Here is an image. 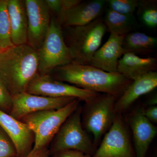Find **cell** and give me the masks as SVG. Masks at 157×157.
<instances>
[{"label":"cell","instance_id":"obj_1","mask_svg":"<svg viewBox=\"0 0 157 157\" xmlns=\"http://www.w3.org/2000/svg\"><path fill=\"white\" fill-rule=\"evenodd\" d=\"M52 78L91 91L119 98L132 80L120 73L105 72L90 65L72 62L52 71Z\"/></svg>","mask_w":157,"mask_h":157},{"label":"cell","instance_id":"obj_2","mask_svg":"<svg viewBox=\"0 0 157 157\" xmlns=\"http://www.w3.org/2000/svg\"><path fill=\"white\" fill-rule=\"evenodd\" d=\"M38 70V52L28 44L14 45L0 53V81L12 97L26 91Z\"/></svg>","mask_w":157,"mask_h":157},{"label":"cell","instance_id":"obj_3","mask_svg":"<svg viewBox=\"0 0 157 157\" xmlns=\"http://www.w3.org/2000/svg\"><path fill=\"white\" fill-rule=\"evenodd\" d=\"M63 28V36L73 62L90 65L107 31L104 20L99 17L86 25Z\"/></svg>","mask_w":157,"mask_h":157},{"label":"cell","instance_id":"obj_4","mask_svg":"<svg viewBox=\"0 0 157 157\" xmlns=\"http://www.w3.org/2000/svg\"><path fill=\"white\" fill-rule=\"evenodd\" d=\"M80 101L76 99L61 109L33 113L21 119L34 134V144L31 151L47 147L62 124L78 107Z\"/></svg>","mask_w":157,"mask_h":157},{"label":"cell","instance_id":"obj_5","mask_svg":"<svg viewBox=\"0 0 157 157\" xmlns=\"http://www.w3.org/2000/svg\"><path fill=\"white\" fill-rule=\"evenodd\" d=\"M82 107L79 105L56 133L49 149L51 155L58 152L74 150L92 156L96 146L83 128L82 123Z\"/></svg>","mask_w":157,"mask_h":157},{"label":"cell","instance_id":"obj_6","mask_svg":"<svg viewBox=\"0 0 157 157\" xmlns=\"http://www.w3.org/2000/svg\"><path fill=\"white\" fill-rule=\"evenodd\" d=\"M117 98L108 94H100L92 101L85 103L82 111L83 128L93 136L95 146L101 141L112 125L117 113L114 105Z\"/></svg>","mask_w":157,"mask_h":157},{"label":"cell","instance_id":"obj_7","mask_svg":"<svg viewBox=\"0 0 157 157\" xmlns=\"http://www.w3.org/2000/svg\"><path fill=\"white\" fill-rule=\"evenodd\" d=\"M38 52V73L49 74L56 68L73 62L72 56L66 45L62 28L55 18L51 19L46 37Z\"/></svg>","mask_w":157,"mask_h":157},{"label":"cell","instance_id":"obj_8","mask_svg":"<svg viewBox=\"0 0 157 157\" xmlns=\"http://www.w3.org/2000/svg\"><path fill=\"white\" fill-rule=\"evenodd\" d=\"M26 92L52 98L72 97L85 103L92 101L101 94L58 81L49 74L39 73L30 82Z\"/></svg>","mask_w":157,"mask_h":157},{"label":"cell","instance_id":"obj_9","mask_svg":"<svg viewBox=\"0 0 157 157\" xmlns=\"http://www.w3.org/2000/svg\"><path fill=\"white\" fill-rule=\"evenodd\" d=\"M93 157H135V150L120 114L117 113Z\"/></svg>","mask_w":157,"mask_h":157},{"label":"cell","instance_id":"obj_10","mask_svg":"<svg viewBox=\"0 0 157 157\" xmlns=\"http://www.w3.org/2000/svg\"><path fill=\"white\" fill-rule=\"evenodd\" d=\"M28 18L27 44L38 51L50 28L51 12L45 0H25Z\"/></svg>","mask_w":157,"mask_h":157},{"label":"cell","instance_id":"obj_11","mask_svg":"<svg viewBox=\"0 0 157 157\" xmlns=\"http://www.w3.org/2000/svg\"><path fill=\"white\" fill-rule=\"evenodd\" d=\"M12 98L13 105L9 114L18 120L33 113L61 109L77 99L72 97L49 98L26 92L14 96Z\"/></svg>","mask_w":157,"mask_h":157},{"label":"cell","instance_id":"obj_12","mask_svg":"<svg viewBox=\"0 0 157 157\" xmlns=\"http://www.w3.org/2000/svg\"><path fill=\"white\" fill-rule=\"evenodd\" d=\"M0 127L14 144L17 157L25 156L30 152L34 135L26 124L0 109Z\"/></svg>","mask_w":157,"mask_h":157},{"label":"cell","instance_id":"obj_13","mask_svg":"<svg viewBox=\"0 0 157 157\" xmlns=\"http://www.w3.org/2000/svg\"><path fill=\"white\" fill-rule=\"evenodd\" d=\"M106 1H81L56 21L61 27L86 25L100 17L106 6Z\"/></svg>","mask_w":157,"mask_h":157},{"label":"cell","instance_id":"obj_14","mask_svg":"<svg viewBox=\"0 0 157 157\" xmlns=\"http://www.w3.org/2000/svg\"><path fill=\"white\" fill-rule=\"evenodd\" d=\"M124 37L110 34L107 42L94 55L90 65L108 73H117L119 60L125 53Z\"/></svg>","mask_w":157,"mask_h":157},{"label":"cell","instance_id":"obj_15","mask_svg":"<svg viewBox=\"0 0 157 157\" xmlns=\"http://www.w3.org/2000/svg\"><path fill=\"white\" fill-rule=\"evenodd\" d=\"M135 148V157H145L149 147L156 136L157 127L143 115L142 109L129 117Z\"/></svg>","mask_w":157,"mask_h":157},{"label":"cell","instance_id":"obj_16","mask_svg":"<svg viewBox=\"0 0 157 157\" xmlns=\"http://www.w3.org/2000/svg\"><path fill=\"white\" fill-rule=\"evenodd\" d=\"M157 86V72L152 71L133 80L119 98L114 105L117 114L125 112L137 99L155 89Z\"/></svg>","mask_w":157,"mask_h":157},{"label":"cell","instance_id":"obj_17","mask_svg":"<svg viewBox=\"0 0 157 157\" xmlns=\"http://www.w3.org/2000/svg\"><path fill=\"white\" fill-rule=\"evenodd\" d=\"M12 44H27L28 18L25 1L7 0Z\"/></svg>","mask_w":157,"mask_h":157},{"label":"cell","instance_id":"obj_18","mask_svg":"<svg viewBox=\"0 0 157 157\" xmlns=\"http://www.w3.org/2000/svg\"><path fill=\"white\" fill-rule=\"evenodd\" d=\"M157 60L155 58H142L131 52H125L118 61L117 72L130 80L146 73L155 71Z\"/></svg>","mask_w":157,"mask_h":157},{"label":"cell","instance_id":"obj_19","mask_svg":"<svg viewBox=\"0 0 157 157\" xmlns=\"http://www.w3.org/2000/svg\"><path fill=\"white\" fill-rule=\"evenodd\" d=\"M157 44L156 37L140 32H132L124 37L123 47L125 52L146 55L152 52Z\"/></svg>","mask_w":157,"mask_h":157},{"label":"cell","instance_id":"obj_20","mask_svg":"<svg viewBox=\"0 0 157 157\" xmlns=\"http://www.w3.org/2000/svg\"><path fill=\"white\" fill-rule=\"evenodd\" d=\"M104 21L110 34L124 36L132 33L137 23L134 15H124L109 9L106 10Z\"/></svg>","mask_w":157,"mask_h":157},{"label":"cell","instance_id":"obj_21","mask_svg":"<svg viewBox=\"0 0 157 157\" xmlns=\"http://www.w3.org/2000/svg\"><path fill=\"white\" fill-rule=\"evenodd\" d=\"M13 45L7 0H0V47L3 51Z\"/></svg>","mask_w":157,"mask_h":157},{"label":"cell","instance_id":"obj_22","mask_svg":"<svg viewBox=\"0 0 157 157\" xmlns=\"http://www.w3.org/2000/svg\"><path fill=\"white\" fill-rule=\"evenodd\" d=\"M140 19L144 25L153 29L157 26L156 1L143 0L138 1L137 8Z\"/></svg>","mask_w":157,"mask_h":157},{"label":"cell","instance_id":"obj_23","mask_svg":"<svg viewBox=\"0 0 157 157\" xmlns=\"http://www.w3.org/2000/svg\"><path fill=\"white\" fill-rule=\"evenodd\" d=\"M137 0H107L108 9L119 14L133 15L138 6Z\"/></svg>","mask_w":157,"mask_h":157},{"label":"cell","instance_id":"obj_24","mask_svg":"<svg viewBox=\"0 0 157 157\" xmlns=\"http://www.w3.org/2000/svg\"><path fill=\"white\" fill-rule=\"evenodd\" d=\"M51 12H53L57 20L68 10L81 2L80 0H45Z\"/></svg>","mask_w":157,"mask_h":157},{"label":"cell","instance_id":"obj_25","mask_svg":"<svg viewBox=\"0 0 157 157\" xmlns=\"http://www.w3.org/2000/svg\"><path fill=\"white\" fill-rule=\"evenodd\" d=\"M0 157H17L14 144L0 127Z\"/></svg>","mask_w":157,"mask_h":157},{"label":"cell","instance_id":"obj_26","mask_svg":"<svg viewBox=\"0 0 157 157\" xmlns=\"http://www.w3.org/2000/svg\"><path fill=\"white\" fill-rule=\"evenodd\" d=\"M13 105V98L0 81V109L9 114Z\"/></svg>","mask_w":157,"mask_h":157},{"label":"cell","instance_id":"obj_27","mask_svg":"<svg viewBox=\"0 0 157 157\" xmlns=\"http://www.w3.org/2000/svg\"><path fill=\"white\" fill-rule=\"evenodd\" d=\"M51 157H91V156L76 151L66 150L54 153L51 155Z\"/></svg>","mask_w":157,"mask_h":157},{"label":"cell","instance_id":"obj_28","mask_svg":"<svg viewBox=\"0 0 157 157\" xmlns=\"http://www.w3.org/2000/svg\"><path fill=\"white\" fill-rule=\"evenodd\" d=\"M143 115L150 121L153 123H157V107L150 106L146 109L142 110Z\"/></svg>","mask_w":157,"mask_h":157},{"label":"cell","instance_id":"obj_29","mask_svg":"<svg viewBox=\"0 0 157 157\" xmlns=\"http://www.w3.org/2000/svg\"><path fill=\"white\" fill-rule=\"evenodd\" d=\"M22 157H51V155L47 147L36 151H31L29 154Z\"/></svg>","mask_w":157,"mask_h":157},{"label":"cell","instance_id":"obj_30","mask_svg":"<svg viewBox=\"0 0 157 157\" xmlns=\"http://www.w3.org/2000/svg\"><path fill=\"white\" fill-rule=\"evenodd\" d=\"M146 105L149 106H156L157 104V97L156 95L152 96L147 100L146 102Z\"/></svg>","mask_w":157,"mask_h":157},{"label":"cell","instance_id":"obj_31","mask_svg":"<svg viewBox=\"0 0 157 157\" xmlns=\"http://www.w3.org/2000/svg\"><path fill=\"white\" fill-rule=\"evenodd\" d=\"M2 51V49H1V47H0V53H1V52Z\"/></svg>","mask_w":157,"mask_h":157}]
</instances>
